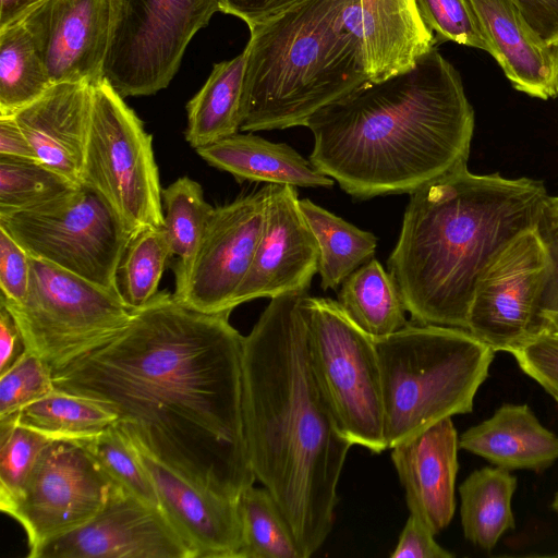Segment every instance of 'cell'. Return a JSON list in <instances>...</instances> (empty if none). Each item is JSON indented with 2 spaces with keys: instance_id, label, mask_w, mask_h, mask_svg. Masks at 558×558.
<instances>
[{
  "instance_id": "cell-1",
  "label": "cell",
  "mask_w": 558,
  "mask_h": 558,
  "mask_svg": "<svg viewBox=\"0 0 558 558\" xmlns=\"http://www.w3.org/2000/svg\"><path fill=\"white\" fill-rule=\"evenodd\" d=\"M229 316L158 291L117 337L53 372L54 388L110 410L135 446L239 500L256 478L243 427L244 337Z\"/></svg>"
},
{
  "instance_id": "cell-2",
  "label": "cell",
  "mask_w": 558,
  "mask_h": 558,
  "mask_svg": "<svg viewBox=\"0 0 558 558\" xmlns=\"http://www.w3.org/2000/svg\"><path fill=\"white\" fill-rule=\"evenodd\" d=\"M307 292L275 296L244 337L242 414L250 463L287 518L304 558L326 541L353 444L314 375Z\"/></svg>"
},
{
  "instance_id": "cell-3",
  "label": "cell",
  "mask_w": 558,
  "mask_h": 558,
  "mask_svg": "<svg viewBox=\"0 0 558 558\" xmlns=\"http://www.w3.org/2000/svg\"><path fill=\"white\" fill-rule=\"evenodd\" d=\"M308 160L357 199L411 194L468 166L474 110L434 47L407 71L361 85L306 122Z\"/></svg>"
},
{
  "instance_id": "cell-4",
  "label": "cell",
  "mask_w": 558,
  "mask_h": 558,
  "mask_svg": "<svg viewBox=\"0 0 558 558\" xmlns=\"http://www.w3.org/2000/svg\"><path fill=\"white\" fill-rule=\"evenodd\" d=\"M548 199L539 180L468 166L411 193L387 265L412 320L466 329L482 274L514 238L539 227Z\"/></svg>"
},
{
  "instance_id": "cell-5",
  "label": "cell",
  "mask_w": 558,
  "mask_h": 558,
  "mask_svg": "<svg viewBox=\"0 0 558 558\" xmlns=\"http://www.w3.org/2000/svg\"><path fill=\"white\" fill-rule=\"evenodd\" d=\"M360 0H307L250 29L240 131L305 126L367 83Z\"/></svg>"
},
{
  "instance_id": "cell-6",
  "label": "cell",
  "mask_w": 558,
  "mask_h": 558,
  "mask_svg": "<svg viewBox=\"0 0 558 558\" xmlns=\"http://www.w3.org/2000/svg\"><path fill=\"white\" fill-rule=\"evenodd\" d=\"M374 341L387 449L446 417L472 412L495 356L489 345L458 327L408 323Z\"/></svg>"
},
{
  "instance_id": "cell-7",
  "label": "cell",
  "mask_w": 558,
  "mask_h": 558,
  "mask_svg": "<svg viewBox=\"0 0 558 558\" xmlns=\"http://www.w3.org/2000/svg\"><path fill=\"white\" fill-rule=\"evenodd\" d=\"M29 262L25 298L0 302L13 316L26 350L52 372L106 344L130 323L133 310L119 293L32 256Z\"/></svg>"
},
{
  "instance_id": "cell-8",
  "label": "cell",
  "mask_w": 558,
  "mask_h": 558,
  "mask_svg": "<svg viewBox=\"0 0 558 558\" xmlns=\"http://www.w3.org/2000/svg\"><path fill=\"white\" fill-rule=\"evenodd\" d=\"M0 228L29 256L120 294L117 272L132 234L92 186L81 183L38 206L0 213Z\"/></svg>"
},
{
  "instance_id": "cell-9",
  "label": "cell",
  "mask_w": 558,
  "mask_h": 558,
  "mask_svg": "<svg viewBox=\"0 0 558 558\" xmlns=\"http://www.w3.org/2000/svg\"><path fill=\"white\" fill-rule=\"evenodd\" d=\"M307 343L317 383L353 445L387 449L381 375L374 338L330 298H305Z\"/></svg>"
},
{
  "instance_id": "cell-10",
  "label": "cell",
  "mask_w": 558,
  "mask_h": 558,
  "mask_svg": "<svg viewBox=\"0 0 558 558\" xmlns=\"http://www.w3.org/2000/svg\"><path fill=\"white\" fill-rule=\"evenodd\" d=\"M82 183L102 195L132 235L163 226L153 136L105 78L93 85Z\"/></svg>"
},
{
  "instance_id": "cell-11",
  "label": "cell",
  "mask_w": 558,
  "mask_h": 558,
  "mask_svg": "<svg viewBox=\"0 0 558 558\" xmlns=\"http://www.w3.org/2000/svg\"><path fill=\"white\" fill-rule=\"evenodd\" d=\"M219 11L218 0H110L104 78L123 98L166 88L194 35Z\"/></svg>"
},
{
  "instance_id": "cell-12",
  "label": "cell",
  "mask_w": 558,
  "mask_h": 558,
  "mask_svg": "<svg viewBox=\"0 0 558 558\" xmlns=\"http://www.w3.org/2000/svg\"><path fill=\"white\" fill-rule=\"evenodd\" d=\"M114 484L83 444L51 439L20 495L1 511L25 531L29 555L92 520Z\"/></svg>"
},
{
  "instance_id": "cell-13",
  "label": "cell",
  "mask_w": 558,
  "mask_h": 558,
  "mask_svg": "<svg viewBox=\"0 0 558 558\" xmlns=\"http://www.w3.org/2000/svg\"><path fill=\"white\" fill-rule=\"evenodd\" d=\"M550 256L539 227L514 238L477 281L468 330L495 352L511 353L539 332Z\"/></svg>"
},
{
  "instance_id": "cell-14",
  "label": "cell",
  "mask_w": 558,
  "mask_h": 558,
  "mask_svg": "<svg viewBox=\"0 0 558 558\" xmlns=\"http://www.w3.org/2000/svg\"><path fill=\"white\" fill-rule=\"evenodd\" d=\"M267 185L214 208L187 269L175 278L174 296L199 312L233 311L262 234Z\"/></svg>"
},
{
  "instance_id": "cell-15",
  "label": "cell",
  "mask_w": 558,
  "mask_h": 558,
  "mask_svg": "<svg viewBox=\"0 0 558 558\" xmlns=\"http://www.w3.org/2000/svg\"><path fill=\"white\" fill-rule=\"evenodd\" d=\"M29 558H194L160 507L119 484L86 524L51 539Z\"/></svg>"
},
{
  "instance_id": "cell-16",
  "label": "cell",
  "mask_w": 558,
  "mask_h": 558,
  "mask_svg": "<svg viewBox=\"0 0 558 558\" xmlns=\"http://www.w3.org/2000/svg\"><path fill=\"white\" fill-rule=\"evenodd\" d=\"M266 185L262 234L233 308L258 298L307 292L318 271V245L300 208L296 187Z\"/></svg>"
},
{
  "instance_id": "cell-17",
  "label": "cell",
  "mask_w": 558,
  "mask_h": 558,
  "mask_svg": "<svg viewBox=\"0 0 558 558\" xmlns=\"http://www.w3.org/2000/svg\"><path fill=\"white\" fill-rule=\"evenodd\" d=\"M38 40L52 84L104 78L110 0H44L23 17Z\"/></svg>"
},
{
  "instance_id": "cell-18",
  "label": "cell",
  "mask_w": 558,
  "mask_h": 558,
  "mask_svg": "<svg viewBox=\"0 0 558 558\" xmlns=\"http://www.w3.org/2000/svg\"><path fill=\"white\" fill-rule=\"evenodd\" d=\"M133 446L155 486L160 509L194 558H236L242 538L239 500L199 487Z\"/></svg>"
},
{
  "instance_id": "cell-19",
  "label": "cell",
  "mask_w": 558,
  "mask_h": 558,
  "mask_svg": "<svg viewBox=\"0 0 558 558\" xmlns=\"http://www.w3.org/2000/svg\"><path fill=\"white\" fill-rule=\"evenodd\" d=\"M391 449L410 514L438 534L449 525L456 510L459 436L451 417Z\"/></svg>"
},
{
  "instance_id": "cell-20",
  "label": "cell",
  "mask_w": 558,
  "mask_h": 558,
  "mask_svg": "<svg viewBox=\"0 0 558 558\" xmlns=\"http://www.w3.org/2000/svg\"><path fill=\"white\" fill-rule=\"evenodd\" d=\"M92 101V84L56 83L12 116L38 160L75 184L82 183Z\"/></svg>"
},
{
  "instance_id": "cell-21",
  "label": "cell",
  "mask_w": 558,
  "mask_h": 558,
  "mask_svg": "<svg viewBox=\"0 0 558 558\" xmlns=\"http://www.w3.org/2000/svg\"><path fill=\"white\" fill-rule=\"evenodd\" d=\"M512 86L543 100L558 96V45L545 41L511 0H470Z\"/></svg>"
},
{
  "instance_id": "cell-22",
  "label": "cell",
  "mask_w": 558,
  "mask_h": 558,
  "mask_svg": "<svg viewBox=\"0 0 558 558\" xmlns=\"http://www.w3.org/2000/svg\"><path fill=\"white\" fill-rule=\"evenodd\" d=\"M359 15L371 82L409 70L437 43L416 0H360Z\"/></svg>"
},
{
  "instance_id": "cell-23",
  "label": "cell",
  "mask_w": 558,
  "mask_h": 558,
  "mask_svg": "<svg viewBox=\"0 0 558 558\" xmlns=\"http://www.w3.org/2000/svg\"><path fill=\"white\" fill-rule=\"evenodd\" d=\"M459 448L509 471L543 472L558 460V436L525 403H502L462 433Z\"/></svg>"
},
{
  "instance_id": "cell-24",
  "label": "cell",
  "mask_w": 558,
  "mask_h": 558,
  "mask_svg": "<svg viewBox=\"0 0 558 558\" xmlns=\"http://www.w3.org/2000/svg\"><path fill=\"white\" fill-rule=\"evenodd\" d=\"M208 165L232 174L238 182H265L295 187H331L335 180L284 143L235 133L195 149Z\"/></svg>"
},
{
  "instance_id": "cell-25",
  "label": "cell",
  "mask_w": 558,
  "mask_h": 558,
  "mask_svg": "<svg viewBox=\"0 0 558 558\" xmlns=\"http://www.w3.org/2000/svg\"><path fill=\"white\" fill-rule=\"evenodd\" d=\"M244 66V50L215 63L203 87L187 102L184 135L194 149L240 131Z\"/></svg>"
},
{
  "instance_id": "cell-26",
  "label": "cell",
  "mask_w": 558,
  "mask_h": 558,
  "mask_svg": "<svg viewBox=\"0 0 558 558\" xmlns=\"http://www.w3.org/2000/svg\"><path fill=\"white\" fill-rule=\"evenodd\" d=\"M517 477L509 470L484 466L474 470L459 486L460 517L464 537L492 551L500 537L515 527L511 508Z\"/></svg>"
},
{
  "instance_id": "cell-27",
  "label": "cell",
  "mask_w": 558,
  "mask_h": 558,
  "mask_svg": "<svg viewBox=\"0 0 558 558\" xmlns=\"http://www.w3.org/2000/svg\"><path fill=\"white\" fill-rule=\"evenodd\" d=\"M340 287L338 303L374 339L391 335L408 324L401 294L377 259L361 265Z\"/></svg>"
},
{
  "instance_id": "cell-28",
  "label": "cell",
  "mask_w": 558,
  "mask_h": 558,
  "mask_svg": "<svg viewBox=\"0 0 558 558\" xmlns=\"http://www.w3.org/2000/svg\"><path fill=\"white\" fill-rule=\"evenodd\" d=\"M319 252L318 274L323 290L337 289L355 269L374 257L377 238L316 205L300 199Z\"/></svg>"
},
{
  "instance_id": "cell-29",
  "label": "cell",
  "mask_w": 558,
  "mask_h": 558,
  "mask_svg": "<svg viewBox=\"0 0 558 558\" xmlns=\"http://www.w3.org/2000/svg\"><path fill=\"white\" fill-rule=\"evenodd\" d=\"M52 85L37 38L24 19L0 29V116H13Z\"/></svg>"
},
{
  "instance_id": "cell-30",
  "label": "cell",
  "mask_w": 558,
  "mask_h": 558,
  "mask_svg": "<svg viewBox=\"0 0 558 558\" xmlns=\"http://www.w3.org/2000/svg\"><path fill=\"white\" fill-rule=\"evenodd\" d=\"M16 423L49 439L86 440L117 421V415L95 401L58 389L20 410Z\"/></svg>"
},
{
  "instance_id": "cell-31",
  "label": "cell",
  "mask_w": 558,
  "mask_h": 558,
  "mask_svg": "<svg viewBox=\"0 0 558 558\" xmlns=\"http://www.w3.org/2000/svg\"><path fill=\"white\" fill-rule=\"evenodd\" d=\"M242 538L236 558H304L280 507L253 485L239 499Z\"/></svg>"
},
{
  "instance_id": "cell-32",
  "label": "cell",
  "mask_w": 558,
  "mask_h": 558,
  "mask_svg": "<svg viewBox=\"0 0 558 558\" xmlns=\"http://www.w3.org/2000/svg\"><path fill=\"white\" fill-rule=\"evenodd\" d=\"M163 230L172 256L178 257L173 268L180 277L190 266L214 211L204 197L202 185L189 177H181L161 192Z\"/></svg>"
},
{
  "instance_id": "cell-33",
  "label": "cell",
  "mask_w": 558,
  "mask_h": 558,
  "mask_svg": "<svg viewBox=\"0 0 558 558\" xmlns=\"http://www.w3.org/2000/svg\"><path fill=\"white\" fill-rule=\"evenodd\" d=\"M170 257L163 227H146L132 235L117 272L119 292L126 305L138 308L157 294Z\"/></svg>"
},
{
  "instance_id": "cell-34",
  "label": "cell",
  "mask_w": 558,
  "mask_h": 558,
  "mask_svg": "<svg viewBox=\"0 0 558 558\" xmlns=\"http://www.w3.org/2000/svg\"><path fill=\"white\" fill-rule=\"evenodd\" d=\"M76 185L40 161L0 156V213L38 206Z\"/></svg>"
},
{
  "instance_id": "cell-35",
  "label": "cell",
  "mask_w": 558,
  "mask_h": 558,
  "mask_svg": "<svg viewBox=\"0 0 558 558\" xmlns=\"http://www.w3.org/2000/svg\"><path fill=\"white\" fill-rule=\"evenodd\" d=\"M80 442L111 480L142 501L159 507L158 496L149 474L141 463L133 444L116 424L95 437Z\"/></svg>"
},
{
  "instance_id": "cell-36",
  "label": "cell",
  "mask_w": 558,
  "mask_h": 558,
  "mask_svg": "<svg viewBox=\"0 0 558 558\" xmlns=\"http://www.w3.org/2000/svg\"><path fill=\"white\" fill-rule=\"evenodd\" d=\"M51 439L16 423L0 420V509L23 489L41 450Z\"/></svg>"
},
{
  "instance_id": "cell-37",
  "label": "cell",
  "mask_w": 558,
  "mask_h": 558,
  "mask_svg": "<svg viewBox=\"0 0 558 558\" xmlns=\"http://www.w3.org/2000/svg\"><path fill=\"white\" fill-rule=\"evenodd\" d=\"M54 389L52 369L38 355L25 350L0 374V420L15 417L22 408Z\"/></svg>"
},
{
  "instance_id": "cell-38",
  "label": "cell",
  "mask_w": 558,
  "mask_h": 558,
  "mask_svg": "<svg viewBox=\"0 0 558 558\" xmlns=\"http://www.w3.org/2000/svg\"><path fill=\"white\" fill-rule=\"evenodd\" d=\"M437 41H454L490 53V46L470 0H416Z\"/></svg>"
},
{
  "instance_id": "cell-39",
  "label": "cell",
  "mask_w": 558,
  "mask_h": 558,
  "mask_svg": "<svg viewBox=\"0 0 558 558\" xmlns=\"http://www.w3.org/2000/svg\"><path fill=\"white\" fill-rule=\"evenodd\" d=\"M511 354L521 371L558 404V332L539 331Z\"/></svg>"
},
{
  "instance_id": "cell-40",
  "label": "cell",
  "mask_w": 558,
  "mask_h": 558,
  "mask_svg": "<svg viewBox=\"0 0 558 558\" xmlns=\"http://www.w3.org/2000/svg\"><path fill=\"white\" fill-rule=\"evenodd\" d=\"M29 278V255L0 228V298L7 302H21L27 293Z\"/></svg>"
},
{
  "instance_id": "cell-41",
  "label": "cell",
  "mask_w": 558,
  "mask_h": 558,
  "mask_svg": "<svg viewBox=\"0 0 558 558\" xmlns=\"http://www.w3.org/2000/svg\"><path fill=\"white\" fill-rule=\"evenodd\" d=\"M391 558H451L453 554L435 541V534L420 519L410 514Z\"/></svg>"
},
{
  "instance_id": "cell-42",
  "label": "cell",
  "mask_w": 558,
  "mask_h": 558,
  "mask_svg": "<svg viewBox=\"0 0 558 558\" xmlns=\"http://www.w3.org/2000/svg\"><path fill=\"white\" fill-rule=\"evenodd\" d=\"M539 230L550 256V270L539 305V331H558V229L542 220Z\"/></svg>"
},
{
  "instance_id": "cell-43",
  "label": "cell",
  "mask_w": 558,
  "mask_h": 558,
  "mask_svg": "<svg viewBox=\"0 0 558 558\" xmlns=\"http://www.w3.org/2000/svg\"><path fill=\"white\" fill-rule=\"evenodd\" d=\"M220 12L234 15L248 28L264 24L307 0H218Z\"/></svg>"
},
{
  "instance_id": "cell-44",
  "label": "cell",
  "mask_w": 558,
  "mask_h": 558,
  "mask_svg": "<svg viewBox=\"0 0 558 558\" xmlns=\"http://www.w3.org/2000/svg\"><path fill=\"white\" fill-rule=\"evenodd\" d=\"M511 1L545 41L558 45V0Z\"/></svg>"
},
{
  "instance_id": "cell-45",
  "label": "cell",
  "mask_w": 558,
  "mask_h": 558,
  "mask_svg": "<svg viewBox=\"0 0 558 558\" xmlns=\"http://www.w3.org/2000/svg\"><path fill=\"white\" fill-rule=\"evenodd\" d=\"M0 156L39 161L29 141L12 116H0Z\"/></svg>"
},
{
  "instance_id": "cell-46",
  "label": "cell",
  "mask_w": 558,
  "mask_h": 558,
  "mask_svg": "<svg viewBox=\"0 0 558 558\" xmlns=\"http://www.w3.org/2000/svg\"><path fill=\"white\" fill-rule=\"evenodd\" d=\"M25 350L13 316L0 302V374L5 372Z\"/></svg>"
},
{
  "instance_id": "cell-47",
  "label": "cell",
  "mask_w": 558,
  "mask_h": 558,
  "mask_svg": "<svg viewBox=\"0 0 558 558\" xmlns=\"http://www.w3.org/2000/svg\"><path fill=\"white\" fill-rule=\"evenodd\" d=\"M44 0H0V29L22 20Z\"/></svg>"
},
{
  "instance_id": "cell-48",
  "label": "cell",
  "mask_w": 558,
  "mask_h": 558,
  "mask_svg": "<svg viewBox=\"0 0 558 558\" xmlns=\"http://www.w3.org/2000/svg\"><path fill=\"white\" fill-rule=\"evenodd\" d=\"M543 221L546 225L555 229H558V196H549L547 209L543 218Z\"/></svg>"
},
{
  "instance_id": "cell-49",
  "label": "cell",
  "mask_w": 558,
  "mask_h": 558,
  "mask_svg": "<svg viewBox=\"0 0 558 558\" xmlns=\"http://www.w3.org/2000/svg\"><path fill=\"white\" fill-rule=\"evenodd\" d=\"M551 509L558 513V490L555 493L553 501H551Z\"/></svg>"
},
{
  "instance_id": "cell-50",
  "label": "cell",
  "mask_w": 558,
  "mask_h": 558,
  "mask_svg": "<svg viewBox=\"0 0 558 558\" xmlns=\"http://www.w3.org/2000/svg\"><path fill=\"white\" fill-rule=\"evenodd\" d=\"M550 556H553V557H558V553H556V554H554V555H550Z\"/></svg>"
},
{
  "instance_id": "cell-51",
  "label": "cell",
  "mask_w": 558,
  "mask_h": 558,
  "mask_svg": "<svg viewBox=\"0 0 558 558\" xmlns=\"http://www.w3.org/2000/svg\"><path fill=\"white\" fill-rule=\"evenodd\" d=\"M558 332V331H557Z\"/></svg>"
}]
</instances>
